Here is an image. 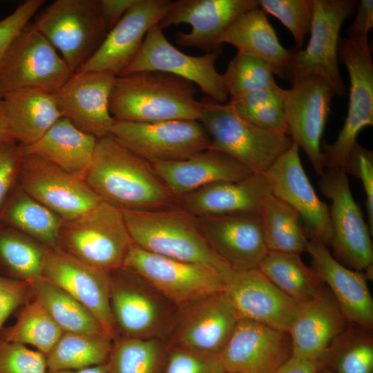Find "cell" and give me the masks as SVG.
<instances>
[{
  "mask_svg": "<svg viewBox=\"0 0 373 373\" xmlns=\"http://www.w3.org/2000/svg\"><path fill=\"white\" fill-rule=\"evenodd\" d=\"M271 193L263 173H252L233 182L209 184L178 199L179 207L194 217L228 214H258Z\"/></svg>",
  "mask_w": 373,
  "mask_h": 373,
  "instance_id": "cell-27",
  "label": "cell"
},
{
  "mask_svg": "<svg viewBox=\"0 0 373 373\" xmlns=\"http://www.w3.org/2000/svg\"><path fill=\"white\" fill-rule=\"evenodd\" d=\"M0 224L52 248L59 247L64 220L17 185L0 213Z\"/></svg>",
  "mask_w": 373,
  "mask_h": 373,
  "instance_id": "cell-33",
  "label": "cell"
},
{
  "mask_svg": "<svg viewBox=\"0 0 373 373\" xmlns=\"http://www.w3.org/2000/svg\"><path fill=\"white\" fill-rule=\"evenodd\" d=\"M291 356L288 332L245 319L218 354L225 371L237 373H276Z\"/></svg>",
  "mask_w": 373,
  "mask_h": 373,
  "instance_id": "cell-22",
  "label": "cell"
},
{
  "mask_svg": "<svg viewBox=\"0 0 373 373\" xmlns=\"http://www.w3.org/2000/svg\"><path fill=\"white\" fill-rule=\"evenodd\" d=\"M258 269L297 303L318 298L328 291L314 269L298 254L268 251Z\"/></svg>",
  "mask_w": 373,
  "mask_h": 373,
  "instance_id": "cell-34",
  "label": "cell"
},
{
  "mask_svg": "<svg viewBox=\"0 0 373 373\" xmlns=\"http://www.w3.org/2000/svg\"><path fill=\"white\" fill-rule=\"evenodd\" d=\"M44 3V0H27L0 20V60L15 37L34 17Z\"/></svg>",
  "mask_w": 373,
  "mask_h": 373,
  "instance_id": "cell-49",
  "label": "cell"
},
{
  "mask_svg": "<svg viewBox=\"0 0 373 373\" xmlns=\"http://www.w3.org/2000/svg\"><path fill=\"white\" fill-rule=\"evenodd\" d=\"M31 289L32 298L41 303L64 332L106 334L93 314L58 286L40 277L31 281Z\"/></svg>",
  "mask_w": 373,
  "mask_h": 373,
  "instance_id": "cell-37",
  "label": "cell"
},
{
  "mask_svg": "<svg viewBox=\"0 0 373 373\" xmlns=\"http://www.w3.org/2000/svg\"><path fill=\"white\" fill-rule=\"evenodd\" d=\"M318 362L300 359L291 356L276 373H318Z\"/></svg>",
  "mask_w": 373,
  "mask_h": 373,
  "instance_id": "cell-54",
  "label": "cell"
},
{
  "mask_svg": "<svg viewBox=\"0 0 373 373\" xmlns=\"http://www.w3.org/2000/svg\"><path fill=\"white\" fill-rule=\"evenodd\" d=\"M318 373H334L332 371L327 369V368H324V367H321L319 368V370H318Z\"/></svg>",
  "mask_w": 373,
  "mask_h": 373,
  "instance_id": "cell-57",
  "label": "cell"
},
{
  "mask_svg": "<svg viewBox=\"0 0 373 373\" xmlns=\"http://www.w3.org/2000/svg\"><path fill=\"white\" fill-rule=\"evenodd\" d=\"M49 248L12 227L0 224V268L6 277L28 281L41 277Z\"/></svg>",
  "mask_w": 373,
  "mask_h": 373,
  "instance_id": "cell-39",
  "label": "cell"
},
{
  "mask_svg": "<svg viewBox=\"0 0 373 373\" xmlns=\"http://www.w3.org/2000/svg\"><path fill=\"white\" fill-rule=\"evenodd\" d=\"M222 49L201 56L188 55L176 48L157 26L146 33L135 58L121 75L142 71L167 73L187 79L207 97L225 104L229 96L222 75L216 67Z\"/></svg>",
  "mask_w": 373,
  "mask_h": 373,
  "instance_id": "cell-15",
  "label": "cell"
},
{
  "mask_svg": "<svg viewBox=\"0 0 373 373\" xmlns=\"http://www.w3.org/2000/svg\"><path fill=\"white\" fill-rule=\"evenodd\" d=\"M220 44L233 45L238 53L262 59L272 66L275 75L287 76L294 51L280 44L259 6L240 15L222 35Z\"/></svg>",
  "mask_w": 373,
  "mask_h": 373,
  "instance_id": "cell-32",
  "label": "cell"
},
{
  "mask_svg": "<svg viewBox=\"0 0 373 373\" xmlns=\"http://www.w3.org/2000/svg\"><path fill=\"white\" fill-rule=\"evenodd\" d=\"M52 373H110L106 363L79 370L59 371Z\"/></svg>",
  "mask_w": 373,
  "mask_h": 373,
  "instance_id": "cell-55",
  "label": "cell"
},
{
  "mask_svg": "<svg viewBox=\"0 0 373 373\" xmlns=\"http://www.w3.org/2000/svg\"><path fill=\"white\" fill-rule=\"evenodd\" d=\"M372 329L349 323L330 343L319 361L334 373H372Z\"/></svg>",
  "mask_w": 373,
  "mask_h": 373,
  "instance_id": "cell-38",
  "label": "cell"
},
{
  "mask_svg": "<svg viewBox=\"0 0 373 373\" xmlns=\"http://www.w3.org/2000/svg\"><path fill=\"white\" fill-rule=\"evenodd\" d=\"M225 373H237V372H226Z\"/></svg>",
  "mask_w": 373,
  "mask_h": 373,
  "instance_id": "cell-58",
  "label": "cell"
},
{
  "mask_svg": "<svg viewBox=\"0 0 373 373\" xmlns=\"http://www.w3.org/2000/svg\"><path fill=\"white\" fill-rule=\"evenodd\" d=\"M285 95V89L276 84L263 89L231 97L227 104L233 110L283 104Z\"/></svg>",
  "mask_w": 373,
  "mask_h": 373,
  "instance_id": "cell-51",
  "label": "cell"
},
{
  "mask_svg": "<svg viewBox=\"0 0 373 373\" xmlns=\"http://www.w3.org/2000/svg\"><path fill=\"white\" fill-rule=\"evenodd\" d=\"M239 318L288 332L298 303L258 268L234 272L224 288Z\"/></svg>",
  "mask_w": 373,
  "mask_h": 373,
  "instance_id": "cell-25",
  "label": "cell"
},
{
  "mask_svg": "<svg viewBox=\"0 0 373 373\" xmlns=\"http://www.w3.org/2000/svg\"><path fill=\"white\" fill-rule=\"evenodd\" d=\"M151 164L178 200L209 184L238 181L254 173L229 155L211 148L186 160Z\"/></svg>",
  "mask_w": 373,
  "mask_h": 373,
  "instance_id": "cell-28",
  "label": "cell"
},
{
  "mask_svg": "<svg viewBox=\"0 0 373 373\" xmlns=\"http://www.w3.org/2000/svg\"><path fill=\"white\" fill-rule=\"evenodd\" d=\"M222 75L224 86L231 97L277 84L274 77V69L267 61L240 53H237L230 61Z\"/></svg>",
  "mask_w": 373,
  "mask_h": 373,
  "instance_id": "cell-42",
  "label": "cell"
},
{
  "mask_svg": "<svg viewBox=\"0 0 373 373\" xmlns=\"http://www.w3.org/2000/svg\"><path fill=\"white\" fill-rule=\"evenodd\" d=\"M318 187L332 204L329 207L332 256L341 263L372 277L373 247L371 232L362 211L354 199L347 173L327 169Z\"/></svg>",
  "mask_w": 373,
  "mask_h": 373,
  "instance_id": "cell-8",
  "label": "cell"
},
{
  "mask_svg": "<svg viewBox=\"0 0 373 373\" xmlns=\"http://www.w3.org/2000/svg\"><path fill=\"white\" fill-rule=\"evenodd\" d=\"M0 107L12 138L21 146L37 141L62 117L55 93L39 89L10 93Z\"/></svg>",
  "mask_w": 373,
  "mask_h": 373,
  "instance_id": "cell-31",
  "label": "cell"
},
{
  "mask_svg": "<svg viewBox=\"0 0 373 373\" xmlns=\"http://www.w3.org/2000/svg\"><path fill=\"white\" fill-rule=\"evenodd\" d=\"M133 243L123 211L101 201L78 218L64 221L59 247L111 273L124 267Z\"/></svg>",
  "mask_w": 373,
  "mask_h": 373,
  "instance_id": "cell-6",
  "label": "cell"
},
{
  "mask_svg": "<svg viewBox=\"0 0 373 373\" xmlns=\"http://www.w3.org/2000/svg\"><path fill=\"white\" fill-rule=\"evenodd\" d=\"M32 23L73 73L93 56L108 32L100 0H56L39 10Z\"/></svg>",
  "mask_w": 373,
  "mask_h": 373,
  "instance_id": "cell-5",
  "label": "cell"
},
{
  "mask_svg": "<svg viewBox=\"0 0 373 373\" xmlns=\"http://www.w3.org/2000/svg\"><path fill=\"white\" fill-rule=\"evenodd\" d=\"M4 140H13L9 133L6 121L0 107V141Z\"/></svg>",
  "mask_w": 373,
  "mask_h": 373,
  "instance_id": "cell-56",
  "label": "cell"
},
{
  "mask_svg": "<svg viewBox=\"0 0 373 373\" xmlns=\"http://www.w3.org/2000/svg\"><path fill=\"white\" fill-rule=\"evenodd\" d=\"M166 351L161 338L117 337L106 364L110 373H162Z\"/></svg>",
  "mask_w": 373,
  "mask_h": 373,
  "instance_id": "cell-41",
  "label": "cell"
},
{
  "mask_svg": "<svg viewBox=\"0 0 373 373\" xmlns=\"http://www.w3.org/2000/svg\"><path fill=\"white\" fill-rule=\"evenodd\" d=\"M373 28V1L361 0L354 22L347 30L349 39L367 40V35Z\"/></svg>",
  "mask_w": 373,
  "mask_h": 373,
  "instance_id": "cell-52",
  "label": "cell"
},
{
  "mask_svg": "<svg viewBox=\"0 0 373 373\" xmlns=\"http://www.w3.org/2000/svg\"><path fill=\"white\" fill-rule=\"evenodd\" d=\"M136 1L137 0H100L102 16L108 31Z\"/></svg>",
  "mask_w": 373,
  "mask_h": 373,
  "instance_id": "cell-53",
  "label": "cell"
},
{
  "mask_svg": "<svg viewBox=\"0 0 373 373\" xmlns=\"http://www.w3.org/2000/svg\"><path fill=\"white\" fill-rule=\"evenodd\" d=\"M335 94L325 78L310 74L292 80L283 103L289 135L320 176L325 168L321 139Z\"/></svg>",
  "mask_w": 373,
  "mask_h": 373,
  "instance_id": "cell-12",
  "label": "cell"
},
{
  "mask_svg": "<svg viewBox=\"0 0 373 373\" xmlns=\"http://www.w3.org/2000/svg\"><path fill=\"white\" fill-rule=\"evenodd\" d=\"M264 173L271 193L296 210L304 220L309 238L329 246L332 235L329 207L320 200L308 179L297 144L293 142Z\"/></svg>",
  "mask_w": 373,
  "mask_h": 373,
  "instance_id": "cell-21",
  "label": "cell"
},
{
  "mask_svg": "<svg viewBox=\"0 0 373 373\" xmlns=\"http://www.w3.org/2000/svg\"><path fill=\"white\" fill-rule=\"evenodd\" d=\"M0 373H48L46 356L25 345L0 339Z\"/></svg>",
  "mask_w": 373,
  "mask_h": 373,
  "instance_id": "cell-45",
  "label": "cell"
},
{
  "mask_svg": "<svg viewBox=\"0 0 373 373\" xmlns=\"http://www.w3.org/2000/svg\"><path fill=\"white\" fill-rule=\"evenodd\" d=\"M113 340L104 334L64 332L46 360L48 373L79 370L107 363Z\"/></svg>",
  "mask_w": 373,
  "mask_h": 373,
  "instance_id": "cell-36",
  "label": "cell"
},
{
  "mask_svg": "<svg viewBox=\"0 0 373 373\" xmlns=\"http://www.w3.org/2000/svg\"><path fill=\"white\" fill-rule=\"evenodd\" d=\"M313 3L309 41L305 49L294 51L287 77L292 81L316 74L332 85L336 94L343 95L346 87L338 67L339 33L357 3L350 0H313Z\"/></svg>",
  "mask_w": 373,
  "mask_h": 373,
  "instance_id": "cell-11",
  "label": "cell"
},
{
  "mask_svg": "<svg viewBox=\"0 0 373 373\" xmlns=\"http://www.w3.org/2000/svg\"><path fill=\"white\" fill-rule=\"evenodd\" d=\"M73 74L50 43L29 22L0 60V99L23 89L56 93Z\"/></svg>",
  "mask_w": 373,
  "mask_h": 373,
  "instance_id": "cell-7",
  "label": "cell"
},
{
  "mask_svg": "<svg viewBox=\"0 0 373 373\" xmlns=\"http://www.w3.org/2000/svg\"><path fill=\"white\" fill-rule=\"evenodd\" d=\"M17 313L16 322L0 330V339L6 342L31 345L46 355L63 331L41 303L32 298Z\"/></svg>",
  "mask_w": 373,
  "mask_h": 373,
  "instance_id": "cell-40",
  "label": "cell"
},
{
  "mask_svg": "<svg viewBox=\"0 0 373 373\" xmlns=\"http://www.w3.org/2000/svg\"><path fill=\"white\" fill-rule=\"evenodd\" d=\"M338 58L350 82L348 110L343 128L321 150L326 169L343 170L360 131L373 124V64L367 40L339 39Z\"/></svg>",
  "mask_w": 373,
  "mask_h": 373,
  "instance_id": "cell-10",
  "label": "cell"
},
{
  "mask_svg": "<svg viewBox=\"0 0 373 373\" xmlns=\"http://www.w3.org/2000/svg\"><path fill=\"white\" fill-rule=\"evenodd\" d=\"M134 244L153 254L200 264L218 272L225 283L234 271L211 249L196 218L180 207L153 211H123Z\"/></svg>",
  "mask_w": 373,
  "mask_h": 373,
  "instance_id": "cell-3",
  "label": "cell"
},
{
  "mask_svg": "<svg viewBox=\"0 0 373 373\" xmlns=\"http://www.w3.org/2000/svg\"><path fill=\"white\" fill-rule=\"evenodd\" d=\"M97 140L61 117L37 141L20 146L23 155L41 157L84 180Z\"/></svg>",
  "mask_w": 373,
  "mask_h": 373,
  "instance_id": "cell-30",
  "label": "cell"
},
{
  "mask_svg": "<svg viewBox=\"0 0 373 373\" xmlns=\"http://www.w3.org/2000/svg\"><path fill=\"white\" fill-rule=\"evenodd\" d=\"M32 298L31 281L0 274V330L7 318Z\"/></svg>",
  "mask_w": 373,
  "mask_h": 373,
  "instance_id": "cell-48",
  "label": "cell"
},
{
  "mask_svg": "<svg viewBox=\"0 0 373 373\" xmlns=\"http://www.w3.org/2000/svg\"><path fill=\"white\" fill-rule=\"evenodd\" d=\"M179 309L225 288V281L205 265L157 255L133 243L124 267Z\"/></svg>",
  "mask_w": 373,
  "mask_h": 373,
  "instance_id": "cell-9",
  "label": "cell"
},
{
  "mask_svg": "<svg viewBox=\"0 0 373 373\" xmlns=\"http://www.w3.org/2000/svg\"><path fill=\"white\" fill-rule=\"evenodd\" d=\"M110 274L111 309L118 333L128 338H161L174 323L166 304L169 302L124 267Z\"/></svg>",
  "mask_w": 373,
  "mask_h": 373,
  "instance_id": "cell-14",
  "label": "cell"
},
{
  "mask_svg": "<svg viewBox=\"0 0 373 373\" xmlns=\"http://www.w3.org/2000/svg\"><path fill=\"white\" fill-rule=\"evenodd\" d=\"M84 181L101 201L122 211L179 207L178 199L151 163L127 149L112 133L97 140Z\"/></svg>",
  "mask_w": 373,
  "mask_h": 373,
  "instance_id": "cell-1",
  "label": "cell"
},
{
  "mask_svg": "<svg viewBox=\"0 0 373 373\" xmlns=\"http://www.w3.org/2000/svg\"><path fill=\"white\" fill-rule=\"evenodd\" d=\"M307 252L312 267L328 287L347 321L372 329L373 299L365 274L338 262L327 246L316 238H309Z\"/></svg>",
  "mask_w": 373,
  "mask_h": 373,
  "instance_id": "cell-26",
  "label": "cell"
},
{
  "mask_svg": "<svg viewBox=\"0 0 373 373\" xmlns=\"http://www.w3.org/2000/svg\"><path fill=\"white\" fill-rule=\"evenodd\" d=\"M111 133L151 163L186 160L211 146L209 136L198 120L138 123L115 119Z\"/></svg>",
  "mask_w": 373,
  "mask_h": 373,
  "instance_id": "cell-13",
  "label": "cell"
},
{
  "mask_svg": "<svg viewBox=\"0 0 373 373\" xmlns=\"http://www.w3.org/2000/svg\"><path fill=\"white\" fill-rule=\"evenodd\" d=\"M171 1L137 0L77 72H103L115 77L121 75L135 58L148 31L157 26L164 17Z\"/></svg>",
  "mask_w": 373,
  "mask_h": 373,
  "instance_id": "cell-20",
  "label": "cell"
},
{
  "mask_svg": "<svg viewBox=\"0 0 373 373\" xmlns=\"http://www.w3.org/2000/svg\"><path fill=\"white\" fill-rule=\"evenodd\" d=\"M258 6V0L171 1L157 26L189 24L190 32L175 34L176 43L211 52L222 49L221 37L240 15Z\"/></svg>",
  "mask_w": 373,
  "mask_h": 373,
  "instance_id": "cell-19",
  "label": "cell"
},
{
  "mask_svg": "<svg viewBox=\"0 0 373 373\" xmlns=\"http://www.w3.org/2000/svg\"><path fill=\"white\" fill-rule=\"evenodd\" d=\"M347 323L329 289L318 298L298 303L288 331L292 356L319 363L330 343Z\"/></svg>",
  "mask_w": 373,
  "mask_h": 373,
  "instance_id": "cell-29",
  "label": "cell"
},
{
  "mask_svg": "<svg viewBox=\"0 0 373 373\" xmlns=\"http://www.w3.org/2000/svg\"><path fill=\"white\" fill-rule=\"evenodd\" d=\"M214 253L234 271L258 268L268 253L260 215L195 217Z\"/></svg>",
  "mask_w": 373,
  "mask_h": 373,
  "instance_id": "cell-23",
  "label": "cell"
},
{
  "mask_svg": "<svg viewBox=\"0 0 373 373\" xmlns=\"http://www.w3.org/2000/svg\"><path fill=\"white\" fill-rule=\"evenodd\" d=\"M180 310L168 347L218 356L239 321L225 289Z\"/></svg>",
  "mask_w": 373,
  "mask_h": 373,
  "instance_id": "cell-18",
  "label": "cell"
},
{
  "mask_svg": "<svg viewBox=\"0 0 373 373\" xmlns=\"http://www.w3.org/2000/svg\"><path fill=\"white\" fill-rule=\"evenodd\" d=\"M264 240L268 251L300 254L307 251L309 236L298 212L269 193L260 212Z\"/></svg>",
  "mask_w": 373,
  "mask_h": 373,
  "instance_id": "cell-35",
  "label": "cell"
},
{
  "mask_svg": "<svg viewBox=\"0 0 373 373\" xmlns=\"http://www.w3.org/2000/svg\"><path fill=\"white\" fill-rule=\"evenodd\" d=\"M195 85L184 78L159 71H142L115 77L109 111L115 120L154 123L198 120L201 104Z\"/></svg>",
  "mask_w": 373,
  "mask_h": 373,
  "instance_id": "cell-2",
  "label": "cell"
},
{
  "mask_svg": "<svg viewBox=\"0 0 373 373\" xmlns=\"http://www.w3.org/2000/svg\"><path fill=\"white\" fill-rule=\"evenodd\" d=\"M358 178L365 193V206L371 233L373 231V153L358 143L351 151L343 169Z\"/></svg>",
  "mask_w": 373,
  "mask_h": 373,
  "instance_id": "cell-46",
  "label": "cell"
},
{
  "mask_svg": "<svg viewBox=\"0 0 373 373\" xmlns=\"http://www.w3.org/2000/svg\"><path fill=\"white\" fill-rule=\"evenodd\" d=\"M115 76L103 72H76L55 93L62 117L100 139L111 133L115 119L109 99Z\"/></svg>",
  "mask_w": 373,
  "mask_h": 373,
  "instance_id": "cell-24",
  "label": "cell"
},
{
  "mask_svg": "<svg viewBox=\"0 0 373 373\" xmlns=\"http://www.w3.org/2000/svg\"><path fill=\"white\" fill-rule=\"evenodd\" d=\"M18 182L64 221L78 218L101 202L84 180L36 155H23Z\"/></svg>",
  "mask_w": 373,
  "mask_h": 373,
  "instance_id": "cell-17",
  "label": "cell"
},
{
  "mask_svg": "<svg viewBox=\"0 0 373 373\" xmlns=\"http://www.w3.org/2000/svg\"><path fill=\"white\" fill-rule=\"evenodd\" d=\"M41 277L58 286L87 308L113 341L119 337L111 309V274L94 267L59 247L49 248Z\"/></svg>",
  "mask_w": 373,
  "mask_h": 373,
  "instance_id": "cell-16",
  "label": "cell"
},
{
  "mask_svg": "<svg viewBox=\"0 0 373 373\" xmlns=\"http://www.w3.org/2000/svg\"><path fill=\"white\" fill-rule=\"evenodd\" d=\"M233 111L240 117L255 126L271 132L289 135L283 104Z\"/></svg>",
  "mask_w": 373,
  "mask_h": 373,
  "instance_id": "cell-50",
  "label": "cell"
},
{
  "mask_svg": "<svg viewBox=\"0 0 373 373\" xmlns=\"http://www.w3.org/2000/svg\"><path fill=\"white\" fill-rule=\"evenodd\" d=\"M200 102L198 121L209 136L210 148L229 155L254 173H265L293 144L289 135L244 120L228 104L218 103L209 97Z\"/></svg>",
  "mask_w": 373,
  "mask_h": 373,
  "instance_id": "cell-4",
  "label": "cell"
},
{
  "mask_svg": "<svg viewBox=\"0 0 373 373\" xmlns=\"http://www.w3.org/2000/svg\"><path fill=\"white\" fill-rule=\"evenodd\" d=\"M259 8L276 17L291 33L300 48L309 33L313 18V0H258Z\"/></svg>",
  "mask_w": 373,
  "mask_h": 373,
  "instance_id": "cell-43",
  "label": "cell"
},
{
  "mask_svg": "<svg viewBox=\"0 0 373 373\" xmlns=\"http://www.w3.org/2000/svg\"><path fill=\"white\" fill-rule=\"evenodd\" d=\"M218 355L168 347L162 373H225Z\"/></svg>",
  "mask_w": 373,
  "mask_h": 373,
  "instance_id": "cell-44",
  "label": "cell"
},
{
  "mask_svg": "<svg viewBox=\"0 0 373 373\" xmlns=\"http://www.w3.org/2000/svg\"><path fill=\"white\" fill-rule=\"evenodd\" d=\"M23 154L14 140L0 141V213L16 188Z\"/></svg>",
  "mask_w": 373,
  "mask_h": 373,
  "instance_id": "cell-47",
  "label": "cell"
}]
</instances>
